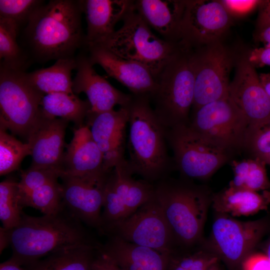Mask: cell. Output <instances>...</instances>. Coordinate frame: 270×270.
<instances>
[{"label": "cell", "instance_id": "obj_1", "mask_svg": "<svg viewBox=\"0 0 270 270\" xmlns=\"http://www.w3.org/2000/svg\"><path fill=\"white\" fill-rule=\"evenodd\" d=\"M7 232L12 250L10 259L22 266L60 251L96 244L63 202L51 214L32 216L23 212L18 224Z\"/></svg>", "mask_w": 270, "mask_h": 270}, {"label": "cell", "instance_id": "obj_2", "mask_svg": "<svg viewBox=\"0 0 270 270\" xmlns=\"http://www.w3.org/2000/svg\"><path fill=\"white\" fill-rule=\"evenodd\" d=\"M126 106L129 168L133 174L154 184L174 168L168 152L166 128L158 118L149 96L132 94Z\"/></svg>", "mask_w": 270, "mask_h": 270}, {"label": "cell", "instance_id": "obj_3", "mask_svg": "<svg viewBox=\"0 0 270 270\" xmlns=\"http://www.w3.org/2000/svg\"><path fill=\"white\" fill-rule=\"evenodd\" d=\"M79 0H52L30 17L24 34L30 52L39 61L74 58L85 44Z\"/></svg>", "mask_w": 270, "mask_h": 270}, {"label": "cell", "instance_id": "obj_4", "mask_svg": "<svg viewBox=\"0 0 270 270\" xmlns=\"http://www.w3.org/2000/svg\"><path fill=\"white\" fill-rule=\"evenodd\" d=\"M154 195L179 248L200 243L213 194L193 180L168 176L155 184Z\"/></svg>", "mask_w": 270, "mask_h": 270}, {"label": "cell", "instance_id": "obj_5", "mask_svg": "<svg viewBox=\"0 0 270 270\" xmlns=\"http://www.w3.org/2000/svg\"><path fill=\"white\" fill-rule=\"evenodd\" d=\"M156 82L150 100L162 124L166 129L188 125L194 90L192 49L182 46L163 68Z\"/></svg>", "mask_w": 270, "mask_h": 270}, {"label": "cell", "instance_id": "obj_6", "mask_svg": "<svg viewBox=\"0 0 270 270\" xmlns=\"http://www.w3.org/2000/svg\"><path fill=\"white\" fill-rule=\"evenodd\" d=\"M122 21V26L98 46L122 58L142 64L156 80L182 46L180 43L168 42L154 34L134 10V2Z\"/></svg>", "mask_w": 270, "mask_h": 270}, {"label": "cell", "instance_id": "obj_7", "mask_svg": "<svg viewBox=\"0 0 270 270\" xmlns=\"http://www.w3.org/2000/svg\"><path fill=\"white\" fill-rule=\"evenodd\" d=\"M188 126L232 156L244 150L250 127L246 117L229 96L192 112Z\"/></svg>", "mask_w": 270, "mask_h": 270}, {"label": "cell", "instance_id": "obj_8", "mask_svg": "<svg viewBox=\"0 0 270 270\" xmlns=\"http://www.w3.org/2000/svg\"><path fill=\"white\" fill-rule=\"evenodd\" d=\"M24 72L0 63V128L27 140L42 116L44 95L26 82Z\"/></svg>", "mask_w": 270, "mask_h": 270}, {"label": "cell", "instance_id": "obj_9", "mask_svg": "<svg viewBox=\"0 0 270 270\" xmlns=\"http://www.w3.org/2000/svg\"><path fill=\"white\" fill-rule=\"evenodd\" d=\"M205 246L230 270L241 269L244 260L270 230V218L242 222L216 213Z\"/></svg>", "mask_w": 270, "mask_h": 270}, {"label": "cell", "instance_id": "obj_10", "mask_svg": "<svg viewBox=\"0 0 270 270\" xmlns=\"http://www.w3.org/2000/svg\"><path fill=\"white\" fill-rule=\"evenodd\" d=\"M166 138L173 153L174 168L181 177L206 180L231 161L230 154L209 142L188 125L166 129Z\"/></svg>", "mask_w": 270, "mask_h": 270}, {"label": "cell", "instance_id": "obj_11", "mask_svg": "<svg viewBox=\"0 0 270 270\" xmlns=\"http://www.w3.org/2000/svg\"><path fill=\"white\" fill-rule=\"evenodd\" d=\"M170 256L178 246L172 231L155 195L134 214L106 234Z\"/></svg>", "mask_w": 270, "mask_h": 270}, {"label": "cell", "instance_id": "obj_12", "mask_svg": "<svg viewBox=\"0 0 270 270\" xmlns=\"http://www.w3.org/2000/svg\"><path fill=\"white\" fill-rule=\"evenodd\" d=\"M192 49V48H191ZM194 90L191 112L229 96L232 58L218 42L204 48L192 49Z\"/></svg>", "mask_w": 270, "mask_h": 270}, {"label": "cell", "instance_id": "obj_13", "mask_svg": "<svg viewBox=\"0 0 270 270\" xmlns=\"http://www.w3.org/2000/svg\"><path fill=\"white\" fill-rule=\"evenodd\" d=\"M230 22V14L220 0H186L180 42L192 48L216 42Z\"/></svg>", "mask_w": 270, "mask_h": 270}, {"label": "cell", "instance_id": "obj_14", "mask_svg": "<svg viewBox=\"0 0 270 270\" xmlns=\"http://www.w3.org/2000/svg\"><path fill=\"white\" fill-rule=\"evenodd\" d=\"M229 86V96L248 120L250 128L270 121V98L255 68L243 58Z\"/></svg>", "mask_w": 270, "mask_h": 270}, {"label": "cell", "instance_id": "obj_15", "mask_svg": "<svg viewBox=\"0 0 270 270\" xmlns=\"http://www.w3.org/2000/svg\"><path fill=\"white\" fill-rule=\"evenodd\" d=\"M87 126L103 155V168L110 172L118 162L125 159L126 128L128 112L126 106L118 110L94 113L89 112Z\"/></svg>", "mask_w": 270, "mask_h": 270}, {"label": "cell", "instance_id": "obj_16", "mask_svg": "<svg viewBox=\"0 0 270 270\" xmlns=\"http://www.w3.org/2000/svg\"><path fill=\"white\" fill-rule=\"evenodd\" d=\"M60 178L64 204L82 223L100 232L104 187L108 178L94 180L64 175Z\"/></svg>", "mask_w": 270, "mask_h": 270}, {"label": "cell", "instance_id": "obj_17", "mask_svg": "<svg viewBox=\"0 0 270 270\" xmlns=\"http://www.w3.org/2000/svg\"><path fill=\"white\" fill-rule=\"evenodd\" d=\"M110 172L104 170L102 154L88 126L84 124L75 128L72 138L64 152L62 176L104 180Z\"/></svg>", "mask_w": 270, "mask_h": 270}, {"label": "cell", "instance_id": "obj_18", "mask_svg": "<svg viewBox=\"0 0 270 270\" xmlns=\"http://www.w3.org/2000/svg\"><path fill=\"white\" fill-rule=\"evenodd\" d=\"M76 73L72 80L75 94L84 93L90 105V112L98 113L114 110L116 106H127L132 94L124 93L99 75L88 56L80 54L76 58Z\"/></svg>", "mask_w": 270, "mask_h": 270}, {"label": "cell", "instance_id": "obj_19", "mask_svg": "<svg viewBox=\"0 0 270 270\" xmlns=\"http://www.w3.org/2000/svg\"><path fill=\"white\" fill-rule=\"evenodd\" d=\"M68 122L62 118L48 116L42 112L27 139L31 146L30 167L62 170L64 137Z\"/></svg>", "mask_w": 270, "mask_h": 270}, {"label": "cell", "instance_id": "obj_20", "mask_svg": "<svg viewBox=\"0 0 270 270\" xmlns=\"http://www.w3.org/2000/svg\"><path fill=\"white\" fill-rule=\"evenodd\" d=\"M93 65H100L107 74L127 88L133 94L150 96L155 90V78L146 67L134 61L122 58L100 46L88 48Z\"/></svg>", "mask_w": 270, "mask_h": 270}, {"label": "cell", "instance_id": "obj_21", "mask_svg": "<svg viewBox=\"0 0 270 270\" xmlns=\"http://www.w3.org/2000/svg\"><path fill=\"white\" fill-rule=\"evenodd\" d=\"M130 0H79L86 16L87 48L102 44L116 31L114 27L122 20L133 4Z\"/></svg>", "mask_w": 270, "mask_h": 270}, {"label": "cell", "instance_id": "obj_22", "mask_svg": "<svg viewBox=\"0 0 270 270\" xmlns=\"http://www.w3.org/2000/svg\"><path fill=\"white\" fill-rule=\"evenodd\" d=\"M186 0H136L134 8L145 22L162 38L180 43V30Z\"/></svg>", "mask_w": 270, "mask_h": 270}, {"label": "cell", "instance_id": "obj_23", "mask_svg": "<svg viewBox=\"0 0 270 270\" xmlns=\"http://www.w3.org/2000/svg\"><path fill=\"white\" fill-rule=\"evenodd\" d=\"M108 237L102 248L122 270H168L170 256L115 236Z\"/></svg>", "mask_w": 270, "mask_h": 270}, {"label": "cell", "instance_id": "obj_24", "mask_svg": "<svg viewBox=\"0 0 270 270\" xmlns=\"http://www.w3.org/2000/svg\"><path fill=\"white\" fill-rule=\"evenodd\" d=\"M212 204L216 213L233 216H248L270 204V190L261 192L230 186L213 194Z\"/></svg>", "mask_w": 270, "mask_h": 270}, {"label": "cell", "instance_id": "obj_25", "mask_svg": "<svg viewBox=\"0 0 270 270\" xmlns=\"http://www.w3.org/2000/svg\"><path fill=\"white\" fill-rule=\"evenodd\" d=\"M127 159L114 166L109 179L116 193L122 200L128 217L150 200L154 194V186L144 180L133 178Z\"/></svg>", "mask_w": 270, "mask_h": 270}, {"label": "cell", "instance_id": "obj_26", "mask_svg": "<svg viewBox=\"0 0 270 270\" xmlns=\"http://www.w3.org/2000/svg\"><path fill=\"white\" fill-rule=\"evenodd\" d=\"M76 67V58L56 60L50 67L24 72L26 82L43 95L54 92L73 94L72 72Z\"/></svg>", "mask_w": 270, "mask_h": 270}, {"label": "cell", "instance_id": "obj_27", "mask_svg": "<svg viewBox=\"0 0 270 270\" xmlns=\"http://www.w3.org/2000/svg\"><path fill=\"white\" fill-rule=\"evenodd\" d=\"M40 108L45 116L72 122L78 127L84 125L91 108L88 100H82L74 93L60 92L44 95Z\"/></svg>", "mask_w": 270, "mask_h": 270}, {"label": "cell", "instance_id": "obj_28", "mask_svg": "<svg viewBox=\"0 0 270 270\" xmlns=\"http://www.w3.org/2000/svg\"><path fill=\"white\" fill-rule=\"evenodd\" d=\"M100 244H94L60 251L26 266V270H92Z\"/></svg>", "mask_w": 270, "mask_h": 270}, {"label": "cell", "instance_id": "obj_29", "mask_svg": "<svg viewBox=\"0 0 270 270\" xmlns=\"http://www.w3.org/2000/svg\"><path fill=\"white\" fill-rule=\"evenodd\" d=\"M266 165L262 160L254 158L231 160L234 178L228 186L254 192L270 190Z\"/></svg>", "mask_w": 270, "mask_h": 270}, {"label": "cell", "instance_id": "obj_30", "mask_svg": "<svg viewBox=\"0 0 270 270\" xmlns=\"http://www.w3.org/2000/svg\"><path fill=\"white\" fill-rule=\"evenodd\" d=\"M19 26L15 21L0 16V63L10 68L25 72L27 58L16 40Z\"/></svg>", "mask_w": 270, "mask_h": 270}, {"label": "cell", "instance_id": "obj_31", "mask_svg": "<svg viewBox=\"0 0 270 270\" xmlns=\"http://www.w3.org/2000/svg\"><path fill=\"white\" fill-rule=\"evenodd\" d=\"M18 193V182L6 179L0 183V219L7 230L16 226L23 212Z\"/></svg>", "mask_w": 270, "mask_h": 270}, {"label": "cell", "instance_id": "obj_32", "mask_svg": "<svg viewBox=\"0 0 270 270\" xmlns=\"http://www.w3.org/2000/svg\"><path fill=\"white\" fill-rule=\"evenodd\" d=\"M22 207L30 206L44 214L56 212L62 204L61 184L58 180L50 182L20 199Z\"/></svg>", "mask_w": 270, "mask_h": 270}, {"label": "cell", "instance_id": "obj_33", "mask_svg": "<svg viewBox=\"0 0 270 270\" xmlns=\"http://www.w3.org/2000/svg\"><path fill=\"white\" fill-rule=\"evenodd\" d=\"M31 146L9 134L0 128V175L7 174L17 170L22 160L31 155Z\"/></svg>", "mask_w": 270, "mask_h": 270}, {"label": "cell", "instance_id": "obj_34", "mask_svg": "<svg viewBox=\"0 0 270 270\" xmlns=\"http://www.w3.org/2000/svg\"><path fill=\"white\" fill-rule=\"evenodd\" d=\"M219 260L218 257L205 246L184 255L180 254L177 249L170 256L168 270H206Z\"/></svg>", "mask_w": 270, "mask_h": 270}, {"label": "cell", "instance_id": "obj_35", "mask_svg": "<svg viewBox=\"0 0 270 270\" xmlns=\"http://www.w3.org/2000/svg\"><path fill=\"white\" fill-rule=\"evenodd\" d=\"M62 170L54 168H38L30 167L22 171L20 180L18 182L20 199L32 190L50 182L58 180Z\"/></svg>", "mask_w": 270, "mask_h": 270}, {"label": "cell", "instance_id": "obj_36", "mask_svg": "<svg viewBox=\"0 0 270 270\" xmlns=\"http://www.w3.org/2000/svg\"><path fill=\"white\" fill-rule=\"evenodd\" d=\"M43 3L38 0H0V16L12 20L20 26L27 23L32 14Z\"/></svg>", "mask_w": 270, "mask_h": 270}, {"label": "cell", "instance_id": "obj_37", "mask_svg": "<svg viewBox=\"0 0 270 270\" xmlns=\"http://www.w3.org/2000/svg\"><path fill=\"white\" fill-rule=\"evenodd\" d=\"M244 150L260 160L270 154V121L250 129Z\"/></svg>", "mask_w": 270, "mask_h": 270}, {"label": "cell", "instance_id": "obj_38", "mask_svg": "<svg viewBox=\"0 0 270 270\" xmlns=\"http://www.w3.org/2000/svg\"><path fill=\"white\" fill-rule=\"evenodd\" d=\"M230 14L241 16L247 14L258 6L262 0H220Z\"/></svg>", "mask_w": 270, "mask_h": 270}, {"label": "cell", "instance_id": "obj_39", "mask_svg": "<svg viewBox=\"0 0 270 270\" xmlns=\"http://www.w3.org/2000/svg\"><path fill=\"white\" fill-rule=\"evenodd\" d=\"M92 270H122L103 250L102 246L98 247L92 264Z\"/></svg>", "mask_w": 270, "mask_h": 270}, {"label": "cell", "instance_id": "obj_40", "mask_svg": "<svg viewBox=\"0 0 270 270\" xmlns=\"http://www.w3.org/2000/svg\"><path fill=\"white\" fill-rule=\"evenodd\" d=\"M242 270H270V262L264 254H250L243 262Z\"/></svg>", "mask_w": 270, "mask_h": 270}, {"label": "cell", "instance_id": "obj_41", "mask_svg": "<svg viewBox=\"0 0 270 270\" xmlns=\"http://www.w3.org/2000/svg\"><path fill=\"white\" fill-rule=\"evenodd\" d=\"M248 62L254 67L270 66V46L252 50L248 55Z\"/></svg>", "mask_w": 270, "mask_h": 270}, {"label": "cell", "instance_id": "obj_42", "mask_svg": "<svg viewBox=\"0 0 270 270\" xmlns=\"http://www.w3.org/2000/svg\"><path fill=\"white\" fill-rule=\"evenodd\" d=\"M258 8L257 30L270 26V0H262Z\"/></svg>", "mask_w": 270, "mask_h": 270}, {"label": "cell", "instance_id": "obj_43", "mask_svg": "<svg viewBox=\"0 0 270 270\" xmlns=\"http://www.w3.org/2000/svg\"><path fill=\"white\" fill-rule=\"evenodd\" d=\"M256 38L265 46H270V26L257 30Z\"/></svg>", "mask_w": 270, "mask_h": 270}, {"label": "cell", "instance_id": "obj_44", "mask_svg": "<svg viewBox=\"0 0 270 270\" xmlns=\"http://www.w3.org/2000/svg\"><path fill=\"white\" fill-rule=\"evenodd\" d=\"M0 270H26V269L10 258L0 264Z\"/></svg>", "mask_w": 270, "mask_h": 270}, {"label": "cell", "instance_id": "obj_45", "mask_svg": "<svg viewBox=\"0 0 270 270\" xmlns=\"http://www.w3.org/2000/svg\"><path fill=\"white\" fill-rule=\"evenodd\" d=\"M260 82L270 98V74H261L259 75Z\"/></svg>", "mask_w": 270, "mask_h": 270}, {"label": "cell", "instance_id": "obj_46", "mask_svg": "<svg viewBox=\"0 0 270 270\" xmlns=\"http://www.w3.org/2000/svg\"><path fill=\"white\" fill-rule=\"evenodd\" d=\"M9 244L7 230L0 228V252Z\"/></svg>", "mask_w": 270, "mask_h": 270}, {"label": "cell", "instance_id": "obj_47", "mask_svg": "<svg viewBox=\"0 0 270 270\" xmlns=\"http://www.w3.org/2000/svg\"><path fill=\"white\" fill-rule=\"evenodd\" d=\"M262 248L264 252V254L270 262V235L264 242Z\"/></svg>", "mask_w": 270, "mask_h": 270}, {"label": "cell", "instance_id": "obj_48", "mask_svg": "<svg viewBox=\"0 0 270 270\" xmlns=\"http://www.w3.org/2000/svg\"><path fill=\"white\" fill-rule=\"evenodd\" d=\"M262 160L266 164L270 166V154L265 156Z\"/></svg>", "mask_w": 270, "mask_h": 270}]
</instances>
